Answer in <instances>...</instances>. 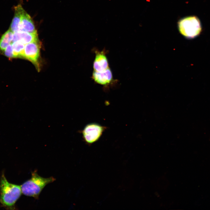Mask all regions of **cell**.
Instances as JSON below:
<instances>
[{
  "mask_svg": "<svg viewBox=\"0 0 210 210\" xmlns=\"http://www.w3.org/2000/svg\"><path fill=\"white\" fill-rule=\"evenodd\" d=\"M12 41H19L24 44L38 40L37 32L29 33L27 32L18 31L13 33Z\"/></svg>",
  "mask_w": 210,
  "mask_h": 210,
  "instance_id": "7",
  "label": "cell"
},
{
  "mask_svg": "<svg viewBox=\"0 0 210 210\" xmlns=\"http://www.w3.org/2000/svg\"><path fill=\"white\" fill-rule=\"evenodd\" d=\"M22 193L21 186L9 182L3 173L0 181V202L2 206L8 209H15V203Z\"/></svg>",
  "mask_w": 210,
  "mask_h": 210,
  "instance_id": "1",
  "label": "cell"
},
{
  "mask_svg": "<svg viewBox=\"0 0 210 210\" xmlns=\"http://www.w3.org/2000/svg\"><path fill=\"white\" fill-rule=\"evenodd\" d=\"M178 27L180 33L188 38L196 37L201 31L200 22L197 17L194 16L181 19L178 22Z\"/></svg>",
  "mask_w": 210,
  "mask_h": 210,
  "instance_id": "3",
  "label": "cell"
},
{
  "mask_svg": "<svg viewBox=\"0 0 210 210\" xmlns=\"http://www.w3.org/2000/svg\"><path fill=\"white\" fill-rule=\"evenodd\" d=\"M108 67V61L105 54L103 51L97 52L93 62L94 71H102Z\"/></svg>",
  "mask_w": 210,
  "mask_h": 210,
  "instance_id": "8",
  "label": "cell"
},
{
  "mask_svg": "<svg viewBox=\"0 0 210 210\" xmlns=\"http://www.w3.org/2000/svg\"><path fill=\"white\" fill-rule=\"evenodd\" d=\"M55 180V179L52 177L43 178L39 176L37 171L35 170L32 173L31 178L20 186L22 193L26 196L38 199L44 187Z\"/></svg>",
  "mask_w": 210,
  "mask_h": 210,
  "instance_id": "2",
  "label": "cell"
},
{
  "mask_svg": "<svg viewBox=\"0 0 210 210\" xmlns=\"http://www.w3.org/2000/svg\"><path fill=\"white\" fill-rule=\"evenodd\" d=\"M40 45L38 40L26 44L24 49V57L31 62L37 69H39L38 59Z\"/></svg>",
  "mask_w": 210,
  "mask_h": 210,
  "instance_id": "5",
  "label": "cell"
},
{
  "mask_svg": "<svg viewBox=\"0 0 210 210\" xmlns=\"http://www.w3.org/2000/svg\"><path fill=\"white\" fill-rule=\"evenodd\" d=\"M14 58H24V46L22 42L17 41L13 42L12 44Z\"/></svg>",
  "mask_w": 210,
  "mask_h": 210,
  "instance_id": "12",
  "label": "cell"
},
{
  "mask_svg": "<svg viewBox=\"0 0 210 210\" xmlns=\"http://www.w3.org/2000/svg\"><path fill=\"white\" fill-rule=\"evenodd\" d=\"M14 8V15L10 28L13 33L19 31L22 15L24 10L20 4L16 6Z\"/></svg>",
  "mask_w": 210,
  "mask_h": 210,
  "instance_id": "10",
  "label": "cell"
},
{
  "mask_svg": "<svg viewBox=\"0 0 210 210\" xmlns=\"http://www.w3.org/2000/svg\"><path fill=\"white\" fill-rule=\"evenodd\" d=\"M4 54L6 56L10 58H14L12 46L10 45H9L5 49Z\"/></svg>",
  "mask_w": 210,
  "mask_h": 210,
  "instance_id": "13",
  "label": "cell"
},
{
  "mask_svg": "<svg viewBox=\"0 0 210 210\" xmlns=\"http://www.w3.org/2000/svg\"><path fill=\"white\" fill-rule=\"evenodd\" d=\"M13 32L9 29L2 36L0 39V51H3L12 41Z\"/></svg>",
  "mask_w": 210,
  "mask_h": 210,
  "instance_id": "11",
  "label": "cell"
},
{
  "mask_svg": "<svg viewBox=\"0 0 210 210\" xmlns=\"http://www.w3.org/2000/svg\"><path fill=\"white\" fill-rule=\"evenodd\" d=\"M92 77L96 83L103 85L109 84L113 79L112 72L109 67L102 71H94Z\"/></svg>",
  "mask_w": 210,
  "mask_h": 210,
  "instance_id": "6",
  "label": "cell"
},
{
  "mask_svg": "<svg viewBox=\"0 0 210 210\" xmlns=\"http://www.w3.org/2000/svg\"><path fill=\"white\" fill-rule=\"evenodd\" d=\"M104 129V127L96 123L88 124L82 132L84 140L89 144L95 142L100 138Z\"/></svg>",
  "mask_w": 210,
  "mask_h": 210,
  "instance_id": "4",
  "label": "cell"
},
{
  "mask_svg": "<svg viewBox=\"0 0 210 210\" xmlns=\"http://www.w3.org/2000/svg\"><path fill=\"white\" fill-rule=\"evenodd\" d=\"M19 31L29 33L37 32L32 18L24 10L22 15Z\"/></svg>",
  "mask_w": 210,
  "mask_h": 210,
  "instance_id": "9",
  "label": "cell"
}]
</instances>
